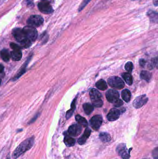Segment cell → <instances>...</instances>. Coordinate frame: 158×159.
<instances>
[{"mask_svg":"<svg viewBox=\"0 0 158 159\" xmlns=\"http://www.w3.org/2000/svg\"><path fill=\"white\" fill-rule=\"evenodd\" d=\"M125 68L128 72L131 73L133 69V64L132 62L129 61L126 63L125 65Z\"/></svg>","mask_w":158,"mask_h":159,"instance_id":"cell-29","label":"cell"},{"mask_svg":"<svg viewBox=\"0 0 158 159\" xmlns=\"http://www.w3.org/2000/svg\"><path fill=\"white\" fill-rule=\"evenodd\" d=\"M42 1H47L48 0H42Z\"/></svg>","mask_w":158,"mask_h":159,"instance_id":"cell-37","label":"cell"},{"mask_svg":"<svg viewBox=\"0 0 158 159\" xmlns=\"http://www.w3.org/2000/svg\"><path fill=\"white\" fill-rule=\"evenodd\" d=\"M82 131V126L79 124H74L70 126L68 131L66 132L71 137H76L79 136Z\"/></svg>","mask_w":158,"mask_h":159,"instance_id":"cell-10","label":"cell"},{"mask_svg":"<svg viewBox=\"0 0 158 159\" xmlns=\"http://www.w3.org/2000/svg\"><path fill=\"white\" fill-rule=\"evenodd\" d=\"M148 98L146 95H142L137 97L133 101V105L135 109H139L146 104Z\"/></svg>","mask_w":158,"mask_h":159,"instance_id":"cell-9","label":"cell"},{"mask_svg":"<svg viewBox=\"0 0 158 159\" xmlns=\"http://www.w3.org/2000/svg\"><path fill=\"white\" fill-rule=\"evenodd\" d=\"M76 98H75L72 102L71 105V109L70 110L68 111L66 113V118L67 119H69L71 117L74 112V111L75 110V108H76Z\"/></svg>","mask_w":158,"mask_h":159,"instance_id":"cell-26","label":"cell"},{"mask_svg":"<svg viewBox=\"0 0 158 159\" xmlns=\"http://www.w3.org/2000/svg\"><path fill=\"white\" fill-rule=\"evenodd\" d=\"M146 16L149 18L150 22H151L157 23L158 22V12L154 10L150 9L146 13Z\"/></svg>","mask_w":158,"mask_h":159,"instance_id":"cell-15","label":"cell"},{"mask_svg":"<svg viewBox=\"0 0 158 159\" xmlns=\"http://www.w3.org/2000/svg\"><path fill=\"white\" fill-rule=\"evenodd\" d=\"M122 97L123 100L126 102H130L131 98V94L130 91L127 89H125L122 92Z\"/></svg>","mask_w":158,"mask_h":159,"instance_id":"cell-18","label":"cell"},{"mask_svg":"<svg viewBox=\"0 0 158 159\" xmlns=\"http://www.w3.org/2000/svg\"><path fill=\"white\" fill-rule=\"evenodd\" d=\"M64 142L66 146L68 147L73 146L76 143V140L73 138L71 137V136L67 134L66 132L64 133Z\"/></svg>","mask_w":158,"mask_h":159,"instance_id":"cell-16","label":"cell"},{"mask_svg":"<svg viewBox=\"0 0 158 159\" xmlns=\"http://www.w3.org/2000/svg\"><path fill=\"white\" fill-rule=\"evenodd\" d=\"M22 52L21 49L13 50L10 54V57L14 61H19L22 58Z\"/></svg>","mask_w":158,"mask_h":159,"instance_id":"cell-17","label":"cell"},{"mask_svg":"<svg viewBox=\"0 0 158 159\" xmlns=\"http://www.w3.org/2000/svg\"><path fill=\"white\" fill-rule=\"evenodd\" d=\"M4 67L0 63V73H2L4 71Z\"/></svg>","mask_w":158,"mask_h":159,"instance_id":"cell-34","label":"cell"},{"mask_svg":"<svg viewBox=\"0 0 158 159\" xmlns=\"http://www.w3.org/2000/svg\"><path fill=\"white\" fill-rule=\"evenodd\" d=\"M157 64H158V59H157V57L153 59L150 61V63H149V64H148L149 69H153L155 67H157Z\"/></svg>","mask_w":158,"mask_h":159,"instance_id":"cell-27","label":"cell"},{"mask_svg":"<svg viewBox=\"0 0 158 159\" xmlns=\"http://www.w3.org/2000/svg\"><path fill=\"white\" fill-rule=\"evenodd\" d=\"M140 77L141 79H143L144 80L148 82L151 79L152 74L148 71L143 70V71H141Z\"/></svg>","mask_w":158,"mask_h":159,"instance_id":"cell-25","label":"cell"},{"mask_svg":"<svg viewBox=\"0 0 158 159\" xmlns=\"http://www.w3.org/2000/svg\"><path fill=\"white\" fill-rule=\"evenodd\" d=\"M40 11L43 14H50L54 12V9L50 3L47 1H43L38 4Z\"/></svg>","mask_w":158,"mask_h":159,"instance_id":"cell-11","label":"cell"},{"mask_svg":"<svg viewBox=\"0 0 158 159\" xmlns=\"http://www.w3.org/2000/svg\"><path fill=\"white\" fill-rule=\"evenodd\" d=\"M0 55L2 60H4V61H9L11 57L9 51L6 49H3L0 52Z\"/></svg>","mask_w":158,"mask_h":159,"instance_id":"cell-20","label":"cell"},{"mask_svg":"<svg viewBox=\"0 0 158 159\" xmlns=\"http://www.w3.org/2000/svg\"><path fill=\"white\" fill-rule=\"evenodd\" d=\"M91 129L88 128H86L85 131H84V134L82 135V137L78 139V140H77L78 143L79 145H81L84 144L86 143L87 140L89 138V137L91 136Z\"/></svg>","mask_w":158,"mask_h":159,"instance_id":"cell-14","label":"cell"},{"mask_svg":"<svg viewBox=\"0 0 158 159\" xmlns=\"http://www.w3.org/2000/svg\"><path fill=\"white\" fill-rule=\"evenodd\" d=\"M75 119L81 126H85V127L88 126V123L87 120L84 118L80 116V115H77L75 116Z\"/></svg>","mask_w":158,"mask_h":159,"instance_id":"cell-22","label":"cell"},{"mask_svg":"<svg viewBox=\"0 0 158 159\" xmlns=\"http://www.w3.org/2000/svg\"><path fill=\"white\" fill-rule=\"evenodd\" d=\"M89 95L93 106L97 108H100L103 106L104 103L102 100V95L99 91L95 88H92L90 90Z\"/></svg>","mask_w":158,"mask_h":159,"instance_id":"cell-2","label":"cell"},{"mask_svg":"<svg viewBox=\"0 0 158 159\" xmlns=\"http://www.w3.org/2000/svg\"><path fill=\"white\" fill-rule=\"evenodd\" d=\"M132 1H137V0H132Z\"/></svg>","mask_w":158,"mask_h":159,"instance_id":"cell-38","label":"cell"},{"mask_svg":"<svg viewBox=\"0 0 158 159\" xmlns=\"http://www.w3.org/2000/svg\"><path fill=\"white\" fill-rule=\"evenodd\" d=\"M6 159H11V158H10V155H9V154H8V155Z\"/></svg>","mask_w":158,"mask_h":159,"instance_id":"cell-35","label":"cell"},{"mask_svg":"<svg viewBox=\"0 0 158 159\" xmlns=\"http://www.w3.org/2000/svg\"><path fill=\"white\" fill-rule=\"evenodd\" d=\"M122 77L127 84L131 85L133 84V78L131 75L129 73H124L122 74Z\"/></svg>","mask_w":158,"mask_h":159,"instance_id":"cell-23","label":"cell"},{"mask_svg":"<svg viewBox=\"0 0 158 159\" xmlns=\"http://www.w3.org/2000/svg\"><path fill=\"white\" fill-rule=\"evenodd\" d=\"M83 109L85 114L89 115L94 110V106L89 103H85L83 105Z\"/></svg>","mask_w":158,"mask_h":159,"instance_id":"cell-24","label":"cell"},{"mask_svg":"<svg viewBox=\"0 0 158 159\" xmlns=\"http://www.w3.org/2000/svg\"><path fill=\"white\" fill-rule=\"evenodd\" d=\"M121 115V112L117 109H112L107 115V119L109 121H115L118 120Z\"/></svg>","mask_w":158,"mask_h":159,"instance_id":"cell-13","label":"cell"},{"mask_svg":"<svg viewBox=\"0 0 158 159\" xmlns=\"http://www.w3.org/2000/svg\"><path fill=\"white\" fill-rule=\"evenodd\" d=\"M113 104H114V106L116 108H119V107H121L123 104V102L122 100L119 99L117 101H116L115 102L113 103Z\"/></svg>","mask_w":158,"mask_h":159,"instance_id":"cell-30","label":"cell"},{"mask_svg":"<svg viewBox=\"0 0 158 159\" xmlns=\"http://www.w3.org/2000/svg\"><path fill=\"white\" fill-rule=\"evenodd\" d=\"M2 81L1 80V79H0V85H1V83Z\"/></svg>","mask_w":158,"mask_h":159,"instance_id":"cell-36","label":"cell"},{"mask_svg":"<svg viewBox=\"0 0 158 159\" xmlns=\"http://www.w3.org/2000/svg\"><path fill=\"white\" fill-rule=\"evenodd\" d=\"M10 47L11 48L13 49V50H19L20 49V47L18 45L14 43H11L10 44Z\"/></svg>","mask_w":158,"mask_h":159,"instance_id":"cell-32","label":"cell"},{"mask_svg":"<svg viewBox=\"0 0 158 159\" xmlns=\"http://www.w3.org/2000/svg\"><path fill=\"white\" fill-rule=\"evenodd\" d=\"M12 34L16 41L21 43V44L28 40L25 36L23 30L20 28L14 29L12 31Z\"/></svg>","mask_w":158,"mask_h":159,"instance_id":"cell-7","label":"cell"},{"mask_svg":"<svg viewBox=\"0 0 158 159\" xmlns=\"http://www.w3.org/2000/svg\"><path fill=\"white\" fill-rule=\"evenodd\" d=\"M96 86L99 90L104 91L107 88V84L106 81L101 79L96 83Z\"/></svg>","mask_w":158,"mask_h":159,"instance_id":"cell-19","label":"cell"},{"mask_svg":"<svg viewBox=\"0 0 158 159\" xmlns=\"http://www.w3.org/2000/svg\"><path fill=\"white\" fill-rule=\"evenodd\" d=\"M132 149V148L127 149L125 143H121L117 146L116 151L123 159H129L130 157V152Z\"/></svg>","mask_w":158,"mask_h":159,"instance_id":"cell-4","label":"cell"},{"mask_svg":"<svg viewBox=\"0 0 158 159\" xmlns=\"http://www.w3.org/2000/svg\"><path fill=\"white\" fill-rule=\"evenodd\" d=\"M119 96L118 92L113 89H110L106 93V97L107 100L112 103L119 99Z\"/></svg>","mask_w":158,"mask_h":159,"instance_id":"cell-12","label":"cell"},{"mask_svg":"<svg viewBox=\"0 0 158 159\" xmlns=\"http://www.w3.org/2000/svg\"><path fill=\"white\" fill-rule=\"evenodd\" d=\"M153 156L154 159H158V148H155L153 151Z\"/></svg>","mask_w":158,"mask_h":159,"instance_id":"cell-31","label":"cell"},{"mask_svg":"<svg viewBox=\"0 0 158 159\" xmlns=\"http://www.w3.org/2000/svg\"><path fill=\"white\" fill-rule=\"evenodd\" d=\"M44 19L41 16L38 15H33L29 17L27 20V23L29 26L33 27H37L43 23Z\"/></svg>","mask_w":158,"mask_h":159,"instance_id":"cell-6","label":"cell"},{"mask_svg":"<svg viewBox=\"0 0 158 159\" xmlns=\"http://www.w3.org/2000/svg\"><path fill=\"white\" fill-rule=\"evenodd\" d=\"M91 1V0H83L78 8V12H81L83 10Z\"/></svg>","mask_w":158,"mask_h":159,"instance_id":"cell-28","label":"cell"},{"mask_svg":"<svg viewBox=\"0 0 158 159\" xmlns=\"http://www.w3.org/2000/svg\"><path fill=\"white\" fill-rule=\"evenodd\" d=\"M108 83L112 88L116 89H122L125 86L123 81L117 76H112L109 78L108 80Z\"/></svg>","mask_w":158,"mask_h":159,"instance_id":"cell-5","label":"cell"},{"mask_svg":"<svg viewBox=\"0 0 158 159\" xmlns=\"http://www.w3.org/2000/svg\"><path fill=\"white\" fill-rule=\"evenodd\" d=\"M22 30L27 39L31 42L35 41L38 36V32L35 27L27 26L24 27Z\"/></svg>","mask_w":158,"mask_h":159,"instance_id":"cell-3","label":"cell"},{"mask_svg":"<svg viewBox=\"0 0 158 159\" xmlns=\"http://www.w3.org/2000/svg\"><path fill=\"white\" fill-rule=\"evenodd\" d=\"M35 143V137H32L25 140L16 147L12 154V158L16 159L22 154L28 151L33 147Z\"/></svg>","mask_w":158,"mask_h":159,"instance_id":"cell-1","label":"cell"},{"mask_svg":"<svg viewBox=\"0 0 158 159\" xmlns=\"http://www.w3.org/2000/svg\"><path fill=\"white\" fill-rule=\"evenodd\" d=\"M139 64L140 66L144 67L146 64V61L144 59H140L139 60Z\"/></svg>","mask_w":158,"mask_h":159,"instance_id":"cell-33","label":"cell"},{"mask_svg":"<svg viewBox=\"0 0 158 159\" xmlns=\"http://www.w3.org/2000/svg\"><path fill=\"white\" fill-rule=\"evenodd\" d=\"M99 138L102 142L104 143L110 142L111 140L110 136L109 133L106 132H101L99 134Z\"/></svg>","mask_w":158,"mask_h":159,"instance_id":"cell-21","label":"cell"},{"mask_svg":"<svg viewBox=\"0 0 158 159\" xmlns=\"http://www.w3.org/2000/svg\"><path fill=\"white\" fill-rule=\"evenodd\" d=\"M103 123V118L100 115H96L91 118L90 121V124L91 128L95 130L100 129Z\"/></svg>","mask_w":158,"mask_h":159,"instance_id":"cell-8","label":"cell"}]
</instances>
